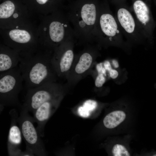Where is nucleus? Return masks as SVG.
<instances>
[{
	"mask_svg": "<svg viewBox=\"0 0 156 156\" xmlns=\"http://www.w3.org/2000/svg\"><path fill=\"white\" fill-rule=\"evenodd\" d=\"M83 106L91 113L97 107V103L94 100H88L84 102Z\"/></svg>",
	"mask_w": 156,
	"mask_h": 156,
	"instance_id": "19",
	"label": "nucleus"
},
{
	"mask_svg": "<svg viewBox=\"0 0 156 156\" xmlns=\"http://www.w3.org/2000/svg\"><path fill=\"white\" fill-rule=\"evenodd\" d=\"M61 96L46 101L33 112V118L37 123L36 128L40 136H42L44 126L47 120L57 108Z\"/></svg>",
	"mask_w": 156,
	"mask_h": 156,
	"instance_id": "15",
	"label": "nucleus"
},
{
	"mask_svg": "<svg viewBox=\"0 0 156 156\" xmlns=\"http://www.w3.org/2000/svg\"><path fill=\"white\" fill-rule=\"evenodd\" d=\"M23 82L18 65L0 73V103L4 106L20 107L18 95Z\"/></svg>",
	"mask_w": 156,
	"mask_h": 156,
	"instance_id": "6",
	"label": "nucleus"
},
{
	"mask_svg": "<svg viewBox=\"0 0 156 156\" xmlns=\"http://www.w3.org/2000/svg\"><path fill=\"white\" fill-rule=\"evenodd\" d=\"M109 75L111 78L112 79H115L118 75V71L112 68L109 71Z\"/></svg>",
	"mask_w": 156,
	"mask_h": 156,
	"instance_id": "22",
	"label": "nucleus"
},
{
	"mask_svg": "<svg viewBox=\"0 0 156 156\" xmlns=\"http://www.w3.org/2000/svg\"><path fill=\"white\" fill-rule=\"evenodd\" d=\"M37 32L40 48L53 53L63 42L75 39L72 27L64 10H56L38 18Z\"/></svg>",
	"mask_w": 156,
	"mask_h": 156,
	"instance_id": "2",
	"label": "nucleus"
},
{
	"mask_svg": "<svg viewBox=\"0 0 156 156\" xmlns=\"http://www.w3.org/2000/svg\"><path fill=\"white\" fill-rule=\"evenodd\" d=\"M11 124L9 131L7 141V149L9 156H21L22 151L20 149L22 135L18 123V116L16 110L13 109L9 112Z\"/></svg>",
	"mask_w": 156,
	"mask_h": 156,
	"instance_id": "13",
	"label": "nucleus"
},
{
	"mask_svg": "<svg viewBox=\"0 0 156 156\" xmlns=\"http://www.w3.org/2000/svg\"><path fill=\"white\" fill-rule=\"evenodd\" d=\"M21 109L17 121L26 145V149L32 152L34 155H44V146L40 136L34 125L35 122L33 117L27 109L22 107Z\"/></svg>",
	"mask_w": 156,
	"mask_h": 156,
	"instance_id": "8",
	"label": "nucleus"
},
{
	"mask_svg": "<svg viewBox=\"0 0 156 156\" xmlns=\"http://www.w3.org/2000/svg\"><path fill=\"white\" fill-rule=\"evenodd\" d=\"M61 0L63 2L64 1H68L69 2L73 0Z\"/></svg>",
	"mask_w": 156,
	"mask_h": 156,
	"instance_id": "26",
	"label": "nucleus"
},
{
	"mask_svg": "<svg viewBox=\"0 0 156 156\" xmlns=\"http://www.w3.org/2000/svg\"><path fill=\"white\" fill-rule=\"evenodd\" d=\"M98 54L96 48L87 44L75 56V61L77 62L72 70L73 75L78 77L84 75L90 68L95 58Z\"/></svg>",
	"mask_w": 156,
	"mask_h": 156,
	"instance_id": "14",
	"label": "nucleus"
},
{
	"mask_svg": "<svg viewBox=\"0 0 156 156\" xmlns=\"http://www.w3.org/2000/svg\"><path fill=\"white\" fill-rule=\"evenodd\" d=\"M98 73L95 80V85L96 87L100 88L102 87L105 82L106 76L101 73L98 72Z\"/></svg>",
	"mask_w": 156,
	"mask_h": 156,
	"instance_id": "20",
	"label": "nucleus"
},
{
	"mask_svg": "<svg viewBox=\"0 0 156 156\" xmlns=\"http://www.w3.org/2000/svg\"><path fill=\"white\" fill-rule=\"evenodd\" d=\"M36 23L13 28L0 29L4 44L21 56L36 52L40 46Z\"/></svg>",
	"mask_w": 156,
	"mask_h": 156,
	"instance_id": "5",
	"label": "nucleus"
},
{
	"mask_svg": "<svg viewBox=\"0 0 156 156\" xmlns=\"http://www.w3.org/2000/svg\"><path fill=\"white\" fill-rule=\"evenodd\" d=\"M4 106L0 103V114H1L3 111L4 109Z\"/></svg>",
	"mask_w": 156,
	"mask_h": 156,
	"instance_id": "25",
	"label": "nucleus"
},
{
	"mask_svg": "<svg viewBox=\"0 0 156 156\" xmlns=\"http://www.w3.org/2000/svg\"><path fill=\"white\" fill-rule=\"evenodd\" d=\"M93 35V41L98 47L113 46L125 49L129 44L124 40L125 37L106 0L101 2Z\"/></svg>",
	"mask_w": 156,
	"mask_h": 156,
	"instance_id": "4",
	"label": "nucleus"
},
{
	"mask_svg": "<svg viewBox=\"0 0 156 156\" xmlns=\"http://www.w3.org/2000/svg\"><path fill=\"white\" fill-rule=\"evenodd\" d=\"M77 111L79 115L83 118H88L90 116L91 114V113L83 106L79 107Z\"/></svg>",
	"mask_w": 156,
	"mask_h": 156,
	"instance_id": "21",
	"label": "nucleus"
},
{
	"mask_svg": "<svg viewBox=\"0 0 156 156\" xmlns=\"http://www.w3.org/2000/svg\"><path fill=\"white\" fill-rule=\"evenodd\" d=\"M112 64L115 68H118L119 65L118 62L116 60H113L112 61Z\"/></svg>",
	"mask_w": 156,
	"mask_h": 156,
	"instance_id": "24",
	"label": "nucleus"
},
{
	"mask_svg": "<svg viewBox=\"0 0 156 156\" xmlns=\"http://www.w3.org/2000/svg\"><path fill=\"white\" fill-rule=\"evenodd\" d=\"M126 115L122 111L113 112L107 115L104 118L103 123L105 127L109 129L114 128L122 122Z\"/></svg>",
	"mask_w": 156,
	"mask_h": 156,
	"instance_id": "17",
	"label": "nucleus"
},
{
	"mask_svg": "<svg viewBox=\"0 0 156 156\" xmlns=\"http://www.w3.org/2000/svg\"><path fill=\"white\" fill-rule=\"evenodd\" d=\"M20 58L17 51L4 44H0V73L17 66Z\"/></svg>",
	"mask_w": 156,
	"mask_h": 156,
	"instance_id": "16",
	"label": "nucleus"
},
{
	"mask_svg": "<svg viewBox=\"0 0 156 156\" xmlns=\"http://www.w3.org/2000/svg\"><path fill=\"white\" fill-rule=\"evenodd\" d=\"M101 1L99 0H73L65 5L64 11L79 43L93 41V32Z\"/></svg>",
	"mask_w": 156,
	"mask_h": 156,
	"instance_id": "1",
	"label": "nucleus"
},
{
	"mask_svg": "<svg viewBox=\"0 0 156 156\" xmlns=\"http://www.w3.org/2000/svg\"><path fill=\"white\" fill-rule=\"evenodd\" d=\"M27 90L21 107L32 113L44 102L61 96L60 86L56 82L47 83Z\"/></svg>",
	"mask_w": 156,
	"mask_h": 156,
	"instance_id": "10",
	"label": "nucleus"
},
{
	"mask_svg": "<svg viewBox=\"0 0 156 156\" xmlns=\"http://www.w3.org/2000/svg\"><path fill=\"white\" fill-rule=\"evenodd\" d=\"M36 18L27 8L16 5L11 0L0 4V29L36 23Z\"/></svg>",
	"mask_w": 156,
	"mask_h": 156,
	"instance_id": "7",
	"label": "nucleus"
},
{
	"mask_svg": "<svg viewBox=\"0 0 156 156\" xmlns=\"http://www.w3.org/2000/svg\"><path fill=\"white\" fill-rule=\"evenodd\" d=\"M75 39L66 40L54 50L51 62L57 76L66 75L70 71L75 59Z\"/></svg>",
	"mask_w": 156,
	"mask_h": 156,
	"instance_id": "11",
	"label": "nucleus"
},
{
	"mask_svg": "<svg viewBox=\"0 0 156 156\" xmlns=\"http://www.w3.org/2000/svg\"><path fill=\"white\" fill-rule=\"evenodd\" d=\"M112 152L114 156H130L126 148L123 145L119 144H116L113 146Z\"/></svg>",
	"mask_w": 156,
	"mask_h": 156,
	"instance_id": "18",
	"label": "nucleus"
},
{
	"mask_svg": "<svg viewBox=\"0 0 156 156\" xmlns=\"http://www.w3.org/2000/svg\"><path fill=\"white\" fill-rule=\"evenodd\" d=\"M133 9L134 16L147 41L152 43L153 41L156 23L150 8L142 0H135Z\"/></svg>",
	"mask_w": 156,
	"mask_h": 156,
	"instance_id": "12",
	"label": "nucleus"
},
{
	"mask_svg": "<svg viewBox=\"0 0 156 156\" xmlns=\"http://www.w3.org/2000/svg\"><path fill=\"white\" fill-rule=\"evenodd\" d=\"M104 67L107 71L108 72L112 68L110 62L108 61H105L104 63Z\"/></svg>",
	"mask_w": 156,
	"mask_h": 156,
	"instance_id": "23",
	"label": "nucleus"
},
{
	"mask_svg": "<svg viewBox=\"0 0 156 156\" xmlns=\"http://www.w3.org/2000/svg\"><path fill=\"white\" fill-rule=\"evenodd\" d=\"M114 16L127 42L139 44L146 39L130 10L121 5L117 8Z\"/></svg>",
	"mask_w": 156,
	"mask_h": 156,
	"instance_id": "9",
	"label": "nucleus"
},
{
	"mask_svg": "<svg viewBox=\"0 0 156 156\" xmlns=\"http://www.w3.org/2000/svg\"><path fill=\"white\" fill-rule=\"evenodd\" d=\"M53 53L40 49L34 53L20 56L18 66L27 89L56 82L57 76L51 62Z\"/></svg>",
	"mask_w": 156,
	"mask_h": 156,
	"instance_id": "3",
	"label": "nucleus"
}]
</instances>
